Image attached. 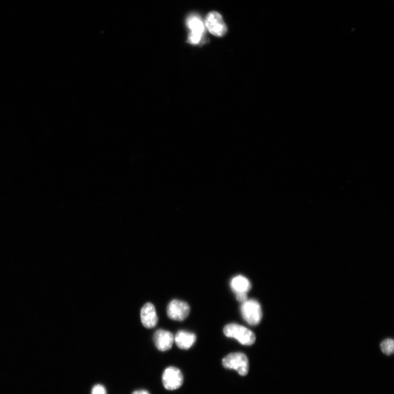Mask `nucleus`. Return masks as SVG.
Here are the masks:
<instances>
[{
	"label": "nucleus",
	"mask_w": 394,
	"mask_h": 394,
	"mask_svg": "<svg viewBox=\"0 0 394 394\" xmlns=\"http://www.w3.org/2000/svg\"><path fill=\"white\" fill-rule=\"evenodd\" d=\"M224 333L228 337L237 340L244 345H253L256 341V336L252 331L237 324H230L224 329Z\"/></svg>",
	"instance_id": "f257e3e1"
},
{
	"label": "nucleus",
	"mask_w": 394,
	"mask_h": 394,
	"mask_svg": "<svg viewBox=\"0 0 394 394\" xmlns=\"http://www.w3.org/2000/svg\"><path fill=\"white\" fill-rule=\"evenodd\" d=\"M224 368L236 371L241 376H246L249 370V362L246 355L240 352H232L223 360Z\"/></svg>",
	"instance_id": "f03ea898"
},
{
	"label": "nucleus",
	"mask_w": 394,
	"mask_h": 394,
	"mask_svg": "<svg viewBox=\"0 0 394 394\" xmlns=\"http://www.w3.org/2000/svg\"><path fill=\"white\" fill-rule=\"evenodd\" d=\"M240 311L244 320L250 326H257L262 320L261 307L257 300L247 299L242 303Z\"/></svg>",
	"instance_id": "7ed1b4c3"
},
{
	"label": "nucleus",
	"mask_w": 394,
	"mask_h": 394,
	"mask_svg": "<svg viewBox=\"0 0 394 394\" xmlns=\"http://www.w3.org/2000/svg\"><path fill=\"white\" fill-rule=\"evenodd\" d=\"M162 382L166 389H178L184 383V376L182 371L173 366L165 369L162 375Z\"/></svg>",
	"instance_id": "20e7f679"
},
{
	"label": "nucleus",
	"mask_w": 394,
	"mask_h": 394,
	"mask_svg": "<svg viewBox=\"0 0 394 394\" xmlns=\"http://www.w3.org/2000/svg\"><path fill=\"white\" fill-rule=\"evenodd\" d=\"M205 25L209 32L216 37H221L225 35L227 32V27L224 20L217 12L209 13L206 16Z\"/></svg>",
	"instance_id": "39448f33"
},
{
	"label": "nucleus",
	"mask_w": 394,
	"mask_h": 394,
	"mask_svg": "<svg viewBox=\"0 0 394 394\" xmlns=\"http://www.w3.org/2000/svg\"><path fill=\"white\" fill-rule=\"evenodd\" d=\"M167 315L170 319L183 321L188 317L190 307L188 303L181 300L171 301L167 307Z\"/></svg>",
	"instance_id": "423d86ee"
},
{
	"label": "nucleus",
	"mask_w": 394,
	"mask_h": 394,
	"mask_svg": "<svg viewBox=\"0 0 394 394\" xmlns=\"http://www.w3.org/2000/svg\"><path fill=\"white\" fill-rule=\"evenodd\" d=\"M154 341L156 348L160 351H165L171 349L174 341V337L170 332L164 330L156 331Z\"/></svg>",
	"instance_id": "0eeeda50"
},
{
	"label": "nucleus",
	"mask_w": 394,
	"mask_h": 394,
	"mask_svg": "<svg viewBox=\"0 0 394 394\" xmlns=\"http://www.w3.org/2000/svg\"><path fill=\"white\" fill-rule=\"evenodd\" d=\"M141 320L145 328L153 329L156 326L158 319L156 308L151 303L145 304L141 310Z\"/></svg>",
	"instance_id": "6e6552de"
},
{
	"label": "nucleus",
	"mask_w": 394,
	"mask_h": 394,
	"mask_svg": "<svg viewBox=\"0 0 394 394\" xmlns=\"http://www.w3.org/2000/svg\"><path fill=\"white\" fill-rule=\"evenodd\" d=\"M177 346L182 349H189L196 341L195 334L186 331H179L174 337Z\"/></svg>",
	"instance_id": "1a4fd4ad"
},
{
	"label": "nucleus",
	"mask_w": 394,
	"mask_h": 394,
	"mask_svg": "<svg viewBox=\"0 0 394 394\" xmlns=\"http://www.w3.org/2000/svg\"><path fill=\"white\" fill-rule=\"evenodd\" d=\"M230 286L235 294L239 293L247 294L252 289V284L249 280L243 275L234 276L231 281Z\"/></svg>",
	"instance_id": "9d476101"
},
{
	"label": "nucleus",
	"mask_w": 394,
	"mask_h": 394,
	"mask_svg": "<svg viewBox=\"0 0 394 394\" xmlns=\"http://www.w3.org/2000/svg\"><path fill=\"white\" fill-rule=\"evenodd\" d=\"M187 25L191 32L203 35L205 27L201 18L197 15H192L187 19Z\"/></svg>",
	"instance_id": "9b49d317"
},
{
	"label": "nucleus",
	"mask_w": 394,
	"mask_h": 394,
	"mask_svg": "<svg viewBox=\"0 0 394 394\" xmlns=\"http://www.w3.org/2000/svg\"><path fill=\"white\" fill-rule=\"evenodd\" d=\"M381 348L383 353L386 355H391L394 351V342L392 339H386L381 344Z\"/></svg>",
	"instance_id": "f8f14e48"
},
{
	"label": "nucleus",
	"mask_w": 394,
	"mask_h": 394,
	"mask_svg": "<svg viewBox=\"0 0 394 394\" xmlns=\"http://www.w3.org/2000/svg\"><path fill=\"white\" fill-rule=\"evenodd\" d=\"M91 394H107V392L102 385L96 384L93 386Z\"/></svg>",
	"instance_id": "ddd939ff"
},
{
	"label": "nucleus",
	"mask_w": 394,
	"mask_h": 394,
	"mask_svg": "<svg viewBox=\"0 0 394 394\" xmlns=\"http://www.w3.org/2000/svg\"><path fill=\"white\" fill-rule=\"evenodd\" d=\"M236 299L238 301L243 303L247 300V295L245 293H239L236 294Z\"/></svg>",
	"instance_id": "4468645a"
},
{
	"label": "nucleus",
	"mask_w": 394,
	"mask_h": 394,
	"mask_svg": "<svg viewBox=\"0 0 394 394\" xmlns=\"http://www.w3.org/2000/svg\"><path fill=\"white\" fill-rule=\"evenodd\" d=\"M132 394H150V392L146 390H136L133 392Z\"/></svg>",
	"instance_id": "2eb2a0df"
}]
</instances>
